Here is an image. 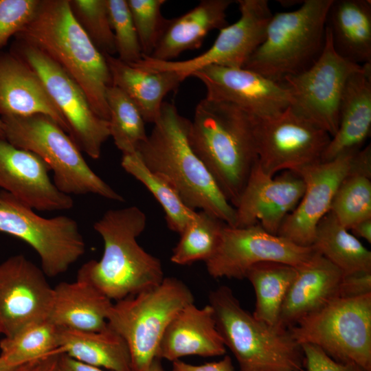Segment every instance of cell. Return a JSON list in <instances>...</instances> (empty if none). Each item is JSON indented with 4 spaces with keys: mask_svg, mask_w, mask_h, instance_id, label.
<instances>
[{
    "mask_svg": "<svg viewBox=\"0 0 371 371\" xmlns=\"http://www.w3.org/2000/svg\"><path fill=\"white\" fill-rule=\"evenodd\" d=\"M210 305L225 346L238 363V371H301L304 354L289 330L268 324L245 310L232 289L210 291Z\"/></svg>",
    "mask_w": 371,
    "mask_h": 371,
    "instance_id": "cell-5",
    "label": "cell"
},
{
    "mask_svg": "<svg viewBox=\"0 0 371 371\" xmlns=\"http://www.w3.org/2000/svg\"><path fill=\"white\" fill-rule=\"evenodd\" d=\"M188 141L235 207L258 161L253 117L230 103L205 97L195 107Z\"/></svg>",
    "mask_w": 371,
    "mask_h": 371,
    "instance_id": "cell-3",
    "label": "cell"
},
{
    "mask_svg": "<svg viewBox=\"0 0 371 371\" xmlns=\"http://www.w3.org/2000/svg\"><path fill=\"white\" fill-rule=\"evenodd\" d=\"M361 66L337 53L326 26V42L319 57L307 69L285 78L281 83L289 91L291 106L333 137L338 127L346 84Z\"/></svg>",
    "mask_w": 371,
    "mask_h": 371,
    "instance_id": "cell-12",
    "label": "cell"
},
{
    "mask_svg": "<svg viewBox=\"0 0 371 371\" xmlns=\"http://www.w3.org/2000/svg\"><path fill=\"white\" fill-rule=\"evenodd\" d=\"M106 4L117 58L130 65L139 62L143 54L127 0H106Z\"/></svg>",
    "mask_w": 371,
    "mask_h": 371,
    "instance_id": "cell-38",
    "label": "cell"
},
{
    "mask_svg": "<svg viewBox=\"0 0 371 371\" xmlns=\"http://www.w3.org/2000/svg\"><path fill=\"white\" fill-rule=\"evenodd\" d=\"M145 371H166L164 368H163L160 359L155 358L151 363V364L149 366V367L147 368Z\"/></svg>",
    "mask_w": 371,
    "mask_h": 371,
    "instance_id": "cell-47",
    "label": "cell"
},
{
    "mask_svg": "<svg viewBox=\"0 0 371 371\" xmlns=\"http://www.w3.org/2000/svg\"><path fill=\"white\" fill-rule=\"evenodd\" d=\"M225 352L211 306L198 308L192 303L182 308L168 324L156 357L174 361L188 355L209 357L222 356Z\"/></svg>",
    "mask_w": 371,
    "mask_h": 371,
    "instance_id": "cell-23",
    "label": "cell"
},
{
    "mask_svg": "<svg viewBox=\"0 0 371 371\" xmlns=\"http://www.w3.org/2000/svg\"><path fill=\"white\" fill-rule=\"evenodd\" d=\"M232 0H202L183 14L167 19L164 30L150 57L171 61L183 52L201 47L206 35L228 25L227 10Z\"/></svg>",
    "mask_w": 371,
    "mask_h": 371,
    "instance_id": "cell-25",
    "label": "cell"
},
{
    "mask_svg": "<svg viewBox=\"0 0 371 371\" xmlns=\"http://www.w3.org/2000/svg\"><path fill=\"white\" fill-rule=\"evenodd\" d=\"M58 339L63 352L76 360L109 371H132L126 341L109 326L100 331L59 327Z\"/></svg>",
    "mask_w": 371,
    "mask_h": 371,
    "instance_id": "cell-29",
    "label": "cell"
},
{
    "mask_svg": "<svg viewBox=\"0 0 371 371\" xmlns=\"http://www.w3.org/2000/svg\"><path fill=\"white\" fill-rule=\"evenodd\" d=\"M45 276L21 254L0 263V330L4 337L48 319L54 288Z\"/></svg>",
    "mask_w": 371,
    "mask_h": 371,
    "instance_id": "cell-16",
    "label": "cell"
},
{
    "mask_svg": "<svg viewBox=\"0 0 371 371\" xmlns=\"http://www.w3.org/2000/svg\"><path fill=\"white\" fill-rule=\"evenodd\" d=\"M371 293V271H357L343 275L338 295L355 298Z\"/></svg>",
    "mask_w": 371,
    "mask_h": 371,
    "instance_id": "cell-42",
    "label": "cell"
},
{
    "mask_svg": "<svg viewBox=\"0 0 371 371\" xmlns=\"http://www.w3.org/2000/svg\"><path fill=\"white\" fill-rule=\"evenodd\" d=\"M240 17L219 30L212 45L185 60L162 61L143 56L131 65L153 71H176L186 78L208 65L243 68L265 40L273 13L267 0H237Z\"/></svg>",
    "mask_w": 371,
    "mask_h": 371,
    "instance_id": "cell-14",
    "label": "cell"
},
{
    "mask_svg": "<svg viewBox=\"0 0 371 371\" xmlns=\"http://www.w3.org/2000/svg\"><path fill=\"white\" fill-rule=\"evenodd\" d=\"M1 335V330H0V335Z\"/></svg>",
    "mask_w": 371,
    "mask_h": 371,
    "instance_id": "cell-50",
    "label": "cell"
},
{
    "mask_svg": "<svg viewBox=\"0 0 371 371\" xmlns=\"http://www.w3.org/2000/svg\"><path fill=\"white\" fill-rule=\"evenodd\" d=\"M113 85L134 102L145 122L158 119L166 95L186 78L176 71H153L132 66L117 57L105 56Z\"/></svg>",
    "mask_w": 371,
    "mask_h": 371,
    "instance_id": "cell-27",
    "label": "cell"
},
{
    "mask_svg": "<svg viewBox=\"0 0 371 371\" xmlns=\"http://www.w3.org/2000/svg\"><path fill=\"white\" fill-rule=\"evenodd\" d=\"M330 212L348 230L371 218V176L349 170L337 189Z\"/></svg>",
    "mask_w": 371,
    "mask_h": 371,
    "instance_id": "cell-36",
    "label": "cell"
},
{
    "mask_svg": "<svg viewBox=\"0 0 371 371\" xmlns=\"http://www.w3.org/2000/svg\"><path fill=\"white\" fill-rule=\"evenodd\" d=\"M43 114L69 126L38 74L14 52L0 54V117Z\"/></svg>",
    "mask_w": 371,
    "mask_h": 371,
    "instance_id": "cell-21",
    "label": "cell"
},
{
    "mask_svg": "<svg viewBox=\"0 0 371 371\" xmlns=\"http://www.w3.org/2000/svg\"><path fill=\"white\" fill-rule=\"evenodd\" d=\"M49 166L36 154L0 139V187L18 201L40 211L66 210L70 195L51 181Z\"/></svg>",
    "mask_w": 371,
    "mask_h": 371,
    "instance_id": "cell-20",
    "label": "cell"
},
{
    "mask_svg": "<svg viewBox=\"0 0 371 371\" xmlns=\"http://www.w3.org/2000/svg\"><path fill=\"white\" fill-rule=\"evenodd\" d=\"M0 139H5L3 124L1 118H0Z\"/></svg>",
    "mask_w": 371,
    "mask_h": 371,
    "instance_id": "cell-49",
    "label": "cell"
},
{
    "mask_svg": "<svg viewBox=\"0 0 371 371\" xmlns=\"http://www.w3.org/2000/svg\"><path fill=\"white\" fill-rule=\"evenodd\" d=\"M16 36L56 62L82 89L95 113L109 120L110 70L105 56L72 14L69 0H41L33 18Z\"/></svg>",
    "mask_w": 371,
    "mask_h": 371,
    "instance_id": "cell-4",
    "label": "cell"
},
{
    "mask_svg": "<svg viewBox=\"0 0 371 371\" xmlns=\"http://www.w3.org/2000/svg\"><path fill=\"white\" fill-rule=\"evenodd\" d=\"M312 247L343 275L371 271V251L328 212L318 223Z\"/></svg>",
    "mask_w": 371,
    "mask_h": 371,
    "instance_id": "cell-30",
    "label": "cell"
},
{
    "mask_svg": "<svg viewBox=\"0 0 371 371\" xmlns=\"http://www.w3.org/2000/svg\"><path fill=\"white\" fill-rule=\"evenodd\" d=\"M190 76L203 83L205 98L230 103L255 118L276 115L291 105L283 84L245 68L208 65Z\"/></svg>",
    "mask_w": 371,
    "mask_h": 371,
    "instance_id": "cell-17",
    "label": "cell"
},
{
    "mask_svg": "<svg viewBox=\"0 0 371 371\" xmlns=\"http://www.w3.org/2000/svg\"><path fill=\"white\" fill-rule=\"evenodd\" d=\"M371 131V63L364 64L348 78L339 107L338 127L322 161L361 148Z\"/></svg>",
    "mask_w": 371,
    "mask_h": 371,
    "instance_id": "cell-24",
    "label": "cell"
},
{
    "mask_svg": "<svg viewBox=\"0 0 371 371\" xmlns=\"http://www.w3.org/2000/svg\"><path fill=\"white\" fill-rule=\"evenodd\" d=\"M165 0H127L143 56H150L167 19L161 12Z\"/></svg>",
    "mask_w": 371,
    "mask_h": 371,
    "instance_id": "cell-39",
    "label": "cell"
},
{
    "mask_svg": "<svg viewBox=\"0 0 371 371\" xmlns=\"http://www.w3.org/2000/svg\"><path fill=\"white\" fill-rule=\"evenodd\" d=\"M190 122L173 103L164 102L158 119L137 153L150 171L176 190L188 207L207 212L235 227V207L190 145Z\"/></svg>",
    "mask_w": 371,
    "mask_h": 371,
    "instance_id": "cell-1",
    "label": "cell"
},
{
    "mask_svg": "<svg viewBox=\"0 0 371 371\" xmlns=\"http://www.w3.org/2000/svg\"><path fill=\"white\" fill-rule=\"evenodd\" d=\"M111 301L87 282H63L54 288L48 319L60 328L100 331L108 326Z\"/></svg>",
    "mask_w": 371,
    "mask_h": 371,
    "instance_id": "cell-26",
    "label": "cell"
},
{
    "mask_svg": "<svg viewBox=\"0 0 371 371\" xmlns=\"http://www.w3.org/2000/svg\"><path fill=\"white\" fill-rule=\"evenodd\" d=\"M106 99L110 137L122 155L136 153L148 137L140 112L131 99L113 85L107 89Z\"/></svg>",
    "mask_w": 371,
    "mask_h": 371,
    "instance_id": "cell-34",
    "label": "cell"
},
{
    "mask_svg": "<svg viewBox=\"0 0 371 371\" xmlns=\"http://www.w3.org/2000/svg\"><path fill=\"white\" fill-rule=\"evenodd\" d=\"M14 54L38 74L69 126V135L81 151L97 159L110 137L109 121L98 116L78 85L37 47L17 41Z\"/></svg>",
    "mask_w": 371,
    "mask_h": 371,
    "instance_id": "cell-13",
    "label": "cell"
},
{
    "mask_svg": "<svg viewBox=\"0 0 371 371\" xmlns=\"http://www.w3.org/2000/svg\"><path fill=\"white\" fill-rule=\"evenodd\" d=\"M253 119L258 161L272 177L321 161L331 138L291 106L276 115Z\"/></svg>",
    "mask_w": 371,
    "mask_h": 371,
    "instance_id": "cell-11",
    "label": "cell"
},
{
    "mask_svg": "<svg viewBox=\"0 0 371 371\" xmlns=\"http://www.w3.org/2000/svg\"><path fill=\"white\" fill-rule=\"evenodd\" d=\"M288 330L300 346H315L337 362L371 371V293L337 297Z\"/></svg>",
    "mask_w": 371,
    "mask_h": 371,
    "instance_id": "cell-9",
    "label": "cell"
},
{
    "mask_svg": "<svg viewBox=\"0 0 371 371\" xmlns=\"http://www.w3.org/2000/svg\"><path fill=\"white\" fill-rule=\"evenodd\" d=\"M0 232L31 246L39 256L41 269L49 277L65 273L86 250L74 218L65 215L40 216L3 190L0 192Z\"/></svg>",
    "mask_w": 371,
    "mask_h": 371,
    "instance_id": "cell-10",
    "label": "cell"
},
{
    "mask_svg": "<svg viewBox=\"0 0 371 371\" xmlns=\"http://www.w3.org/2000/svg\"><path fill=\"white\" fill-rule=\"evenodd\" d=\"M194 303L193 294L181 280L164 278L157 286L113 303L108 326L126 341L132 371H145L156 358L168 324L184 307Z\"/></svg>",
    "mask_w": 371,
    "mask_h": 371,
    "instance_id": "cell-8",
    "label": "cell"
},
{
    "mask_svg": "<svg viewBox=\"0 0 371 371\" xmlns=\"http://www.w3.org/2000/svg\"><path fill=\"white\" fill-rule=\"evenodd\" d=\"M315 252L313 247H301L267 232L259 223L243 227L225 224L216 252L205 263L214 278L243 280L257 263L273 261L297 267Z\"/></svg>",
    "mask_w": 371,
    "mask_h": 371,
    "instance_id": "cell-15",
    "label": "cell"
},
{
    "mask_svg": "<svg viewBox=\"0 0 371 371\" xmlns=\"http://www.w3.org/2000/svg\"><path fill=\"white\" fill-rule=\"evenodd\" d=\"M58 334L59 327L49 319L34 323L12 337H3L0 341V356L17 366L60 351Z\"/></svg>",
    "mask_w": 371,
    "mask_h": 371,
    "instance_id": "cell-35",
    "label": "cell"
},
{
    "mask_svg": "<svg viewBox=\"0 0 371 371\" xmlns=\"http://www.w3.org/2000/svg\"><path fill=\"white\" fill-rule=\"evenodd\" d=\"M61 350L32 360L16 366L12 371H58Z\"/></svg>",
    "mask_w": 371,
    "mask_h": 371,
    "instance_id": "cell-44",
    "label": "cell"
},
{
    "mask_svg": "<svg viewBox=\"0 0 371 371\" xmlns=\"http://www.w3.org/2000/svg\"><path fill=\"white\" fill-rule=\"evenodd\" d=\"M41 0H0V49L31 21Z\"/></svg>",
    "mask_w": 371,
    "mask_h": 371,
    "instance_id": "cell-40",
    "label": "cell"
},
{
    "mask_svg": "<svg viewBox=\"0 0 371 371\" xmlns=\"http://www.w3.org/2000/svg\"><path fill=\"white\" fill-rule=\"evenodd\" d=\"M326 25L339 56L361 65L371 63L370 0H333Z\"/></svg>",
    "mask_w": 371,
    "mask_h": 371,
    "instance_id": "cell-28",
    "label": "cell"
},
{
    "mask_svg": "<svg viewBox=\"0 0 371 371\" xmlns=\"http://www.w3.org/2000/svg\"><path fill=\"white\" fill-rule=\"evenodd\" d=\"M0 118L5 140L42 159L53 171L54 183L62 192L94 194L120 202L124 200L93 171L71 137L49 117L36 114Z\"/></svg>",
    "mask_w": 371,
    "mask_h": 371,
    "instance_id": "cell-7",
    "label": "cell"
},
{
    "mask_svg": "<svg viewBox=\"0 0 371 371\" xmlns=\"http://www.w3.org/2000/svg\"><path fill=\"white\" fill-rule=\"evenodd\" d=\"M357 150L342 153L330 161H321L295 172L304 182V192L296 207L284 220L278 236L301 247H312L317 225L330 212L337 189L348 173Z\"/></svg>",
    "mask_w": 371,
    "mask_h": 371,
    "instance_id": "cell-18",
    "label": "cell"
},
{
    "mask_svg": "<svg viewBox=\"0 0 371 371\" xmlns=\"http://www.w3.org/2000/svg\"><path fill=\"white\" fill-rule=\"evenodd\" d=\"M301 371H305V370H301Z\"/></svg>",
    "mask_w": 371,
    "mask_h": 371,
    "instance_id": "cell-51",
    "label": "cell"
},
{
    "mask_svg": "<svg viewBox=\"0 0 371 371\" xmlns=\"http://www.w3.org/2000/svg\"><path fill=\"white\" fill-rule=\"evenodd\" d=\"M77 22L95 47L104 56H114L116 48L106 0H69Z\"/></svg>",
    "mask_w": 371,
    "mask_h": 371,
    "instance_id": "cell-37",
    "label": "cell"
},
{
    "mask_svg": "<svg viewBox=\"0 0 371 371\" xmlns=\"http://www.w3.org/2000/svg\"><path fill=\"white\" fill-rule=\"evenodd\" d=\"M301 347L305 371H368L357 363L337 362L315 346L306 344Z\"/></svg>",
    "mask_w": 371,
    "mask_h": 371,
    "instance_id": "cell-41",
    "label": "cell"
},
{
    "mask_svg": "<svg viewBox=\"0 0 371 371\" xmlns=\"http://www.w3.org/2000/svg\"><path fill=\"white\" fill-rule=\"evenodd\" d=\"M121 165L126 172L143 183L153 194L165 212L168 228L180 234L196 212L183 203L166 180L150 171L137 152L122 155Z\"/></svg>",
    "mask_w": 371,
    "mask_h": 371,
    "instance_id": "cell-32",
    "label": "cell"
},
{
    "mask_svg": "<svg viewBox=\"0 0 371 371\" xmlns=\"http://www.w3.org/2000/svg\"><path fill=\"white\" fill-rule=\"evenodd\" d=\"M225 223L214 215L200 210L180 234L171 261L186 265L208 260L216 252Z\"/></svg>",
    "mask_w": 371,
    "mask_h": 371,
    "instance_id": "cell-33",
    "label": "cell"
},
{
    "mask_svg": "<svg viewBox=\"0 0 371 371\" xmlns=\"http://www.w3.org/2000/svg\"><path fill=\"white\" fill-rule=\"evenodd\" d=\"M16 366H12L0 356V371H12Z\"/></svg>",
    "mask_w": 371,
    "mask_h": 371,
    "instance_id": "cell-48",
    "label": "cell"
},
{
    "mask_svg": "<svg viewBox=\"0 0 371 371\" xmlns=\"http://www.w3.org/2000/svg\"><path fill=\"white\" fill-rule=\"evenodd\" d=\"M305 184L292 171L266 174L257 161L252 168L236 209V227L259 223L267 232L278 235L288 214L302 197Z\"/></svg>",
    "mask_w": 371,
    "mask_h": 371,
    "instance_id": "cell-19",
    "label": "cell"
},
{
    "mask_svg": "<svg viewBox=\"0 0 371 371\" xmlns=\"http://www.w3.org/2000/svg\"><path fill=\"white\" fill-rule=\"evenodd\" d=\"M58 371H105L76 360L65 353H61L58 360Z\"/></svg>",
    "mask_w": 371,
    "mask_h": 371,
    "instance_id": "cell-45",
    "label": "cell"
},
{
    "mask_svg": "<svg viewBox=\"0 0 371 371\" xmlns=\"http://www.w3.org/2000/svg\"><path fill=\"white\" fill-rule=\"evenodd\" d=\"M349 230L355 237L365 239L371 243V218L363 219L353 225Z\"/></svg>",
    "mask_w": 371,
    "mask_h": 371,
    "instance_id": "cell-46",
    "label": "cell"
},
{
    "mask_svg": "<svg viewBox=\"0 0 371 371\" xmlns=\"http://www.w3.org/2000/svg\"><path fill=\"white\" fill-rule=\"evenodd\" d=\"M333 0H305L295 10L273 14L264 41L243 68L277 82L311 67L326 42Z\"/></svg>",
    "mask_w": 371,
    "mask_h": 371,
    "instance_id": "cell-6",
    "label": "cell"
},
{
    "mask_svg": "<svg viewBox=\"0 0 371 371\" xmlns=\"http://www.w3.org/2000/svg\"><path fill=\"white\" fill-rule=\"evenodd\" d=\"M172 371H234V368L231 357L225 355L219 361L197 366L176 360L172 361Z\"/></svg>",
    "mask_w": 371,
    "mask_h": 371,
    "instance_id": "cell-43",
    "label": "cell"
},
{
    "mask_svg": "<svg viewBox=\"0 0 371 371\" xmlns=\"http://www.w3.org/2000/svg\"><path fill=\"white\" fill-rule=\"evenodd\" d=\"M146 221L136 206L106 211L93 225L104 241L103 255L82 265L77 280L115 302L159 285L165 278L161 261L137 243Z\"/></svg>",
    "mask_w": 371,
    "mask_h": 371,
    "instance_id": "cell-2",
    "label": "cell"
},
{
    "mask_svg": "<svg viewBox=\"0 0 371 371\" xmlns=\"http://www.w3.org/2000/svg\"><path fill=\"white\" fill-rule=\"evenodd\" d=\"M343 273L318 252L297 267L284 300L278 326L286 329L339 297Z\"/></svg>",
    "mask_w": 371,
    "mask_h": 371,
    "instance_id": "cell-22",
    "label": "cell"
},
{
    "mask_svg": "<svg viewBox=\"0 0 371 371\" xmlns=\"http://www.w3.org/2000/svg\"><path fill=\"white\" fill-rule=\"evenodd\" d=\"M296 274L297 267L273 261L257 263L248 270L245 278L256 294L255 318L278 326L284 300Z\"/></svg>",
    "mask_w": 371,
    "mask_h": 371,
    "instance_id": "cell-31",
    "label": "cell"
}]
</instances>
